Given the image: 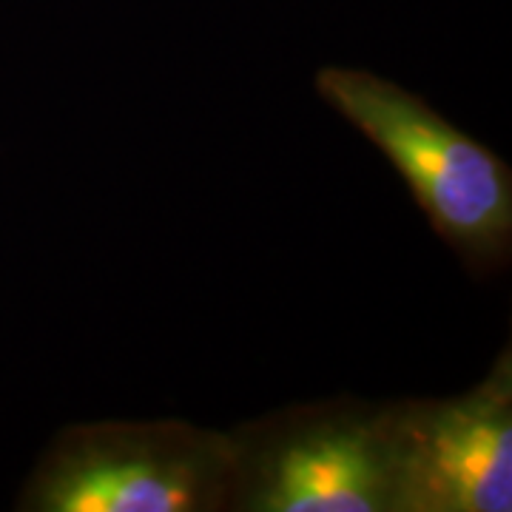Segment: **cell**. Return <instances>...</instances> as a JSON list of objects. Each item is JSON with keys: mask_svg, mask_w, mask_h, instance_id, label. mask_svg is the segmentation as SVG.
<instances>
[{"mask_svg": "<svg viewBox=\"0 0 512 512\" xmlns=\"http://www.w3.org/2000/svg\"><path fill=\"white\" fill-rule=\"evenodd\" d=\"M237 512H396L384 404L279 410L234 430Z\"/></svg>", "mask_w": 512, "mask_h": 512, "instance_id": "obj_3", "label": "cell"}, {"mask_svg": "<svg viewBox=\"0 0 512 512\" xmlns=\"http://www.w3.org/2000/svg\"><path fill=\"white\" fill-rule=\"evenodd\" d=\"M396 512L512 510V356L450 399L384 404Z\"/></svg>", "mask_w": 512, "mask_h": 512, "instance_id": "obj_4", "label": "cell"}, {"mask_svg": "<svg viewBox=\"0 0 512 512\" xmlns=\"http://www.w3.org/2000/svg\"><path fill=\"white\" fill-rule=\"evenodd\" d=\"M237 478L234 433L188 421L66 427L20 493L29 512H220Z\"/></svg>", "mask_w": 512, "mask_h": 512, "instance_id": "obj_2", "label": "cell"}, {"mask_svg": "<svg viewBox=\"0 0 512 512\" xmlns=\"http://www.w3.org/2000/svg\"><path fill=\"white\" fill-rule=\"evenodd\" d=\"M316 92L393 163L433 231L473 274L510 265L512 171L498 154L365 69H319Z\"/></svg>", "mask_w": 512, "mask_h": 512, "instance_id": "obj_1", "label": "cell"}]
</instances>
